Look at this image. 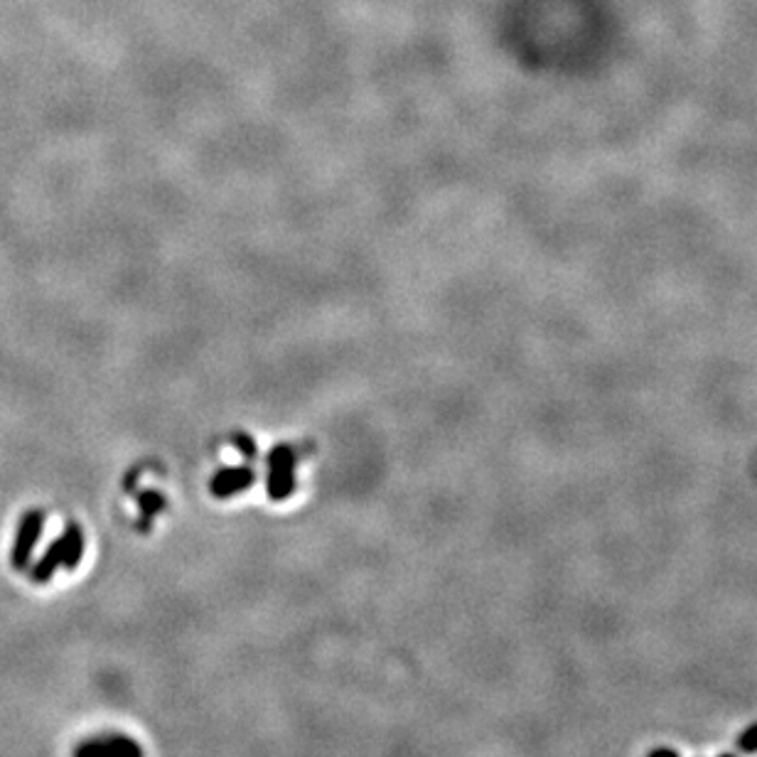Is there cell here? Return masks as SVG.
<instances>
[{
  "label": "cell",
  "mask_w": 757,
  "mask_h": 757,
  "mask_svg": "<svg viewBox=\"0 0 757 757\" xmlns=\"http://www.w3.org/2000/svg\"><path fill=\"white\" fill-rule=\"evenodd\" d=\"M84 556V534L79 526L69 524L67 531L55 541V544L47 549V554L40 558L35 568H32V581L35 583H47L55 576L57 568H77L79 561Z\"/></svg>",
  "instance_id": "obj_1"
},
{
  "label": "cell",
  "mask_w": 757,
  "mask_h": 757,
  "mask_svg": "<svg viewBox=\"0 0 757 757\" xmlns=\"http://www.w3.org/2000/svg\"><path fill=\"white\" fill-rule=\"evenodd\" d=\"M295 490V453L288 445H278L268 455V495L283 502Z\"/></svg>",
  "instance_id": "obj_2"
},
{
  "label": "cell",
  "mask_w": 757,
  "mask_h": 757,
  "mask_svg": "<svg viewBox=\"0 0 757 757\" xmlns=\"http://www.w3.org/2000/svg\"><path fill=\"white\" fill-rule=\"evenodd\" d=\"M42 526H45V514L37 512V509L25 514L23 522L18 526V536H15L13 544V568L23 571V568L28 566L32 549H35L37 539H40L42 534Z\"/></svg>",
  "instance_id": "obj_3"
},
{
  "label": "cell",
  "mask_w": 757,
  "mask_h": 757,
  "mask_svg": "<svg viewBox=\"0 0 757 757\" xmlns=\"http://www.w3.org/2000/svg\"><path fill=\"white\" fill-rule=\"evenodd\" d=\"M254 485V470L251 467H224L212 477V495L219 499H227L244 492Z\"/></svg>",
  "instance_id": "obj_4"
},
{
  "label": "cell",
  "mask_w": 757,
  "mask_h": 757,
  "mask_svg": "<svg viewBox=\"0 0 757 757\" xmlns=\"http://www.w3.org/2000/svg\"><path fill=\"white\" fill-rule=\"evenodd\" d=\"M74 757H116L114 748L109 743V735H101V738H89L84 743L77 745Z\"/></svg>",
  "instance_id": "obj_5"
},
{
  "label": "cell",
  "mask_w": 757,
  "mask_h": 757,
  "mask_svg": "<svg viewBox=\"0 0 757 757\" xmlns=\"http://www.w3.org/2000/svg\"><path fill=\"white\" fill-rule=\"evenodd\" d=\"M141 504H143V512H146L148 517H153L158 509H163V497L155 495V492H148V495L141 497Z\"/></svg>",
  "instance_id": "obj_6"
}]
</instances>
